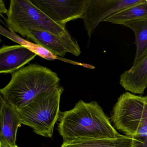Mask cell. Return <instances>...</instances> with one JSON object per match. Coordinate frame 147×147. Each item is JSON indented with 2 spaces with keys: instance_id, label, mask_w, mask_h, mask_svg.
<instances>
[{
  "instance_id": "obj_1",
  "label": "cell",
  "mask_w": 147,
  "mask_h": 147,
  "mask_svg": "<svg viewBox=\"0 0 147 147\" xmlns=\"http://www.w3.org/2000/svg\"><path fill=\"white\" fill-rule=\"evenodd\" d=\"M58 131L63 142L77 139L115 138L121 136L95 101H78L71 110L61 112Z\"/></svg>"
},
{
  "instance_id": "obj_2",
  "label": "cell",
  "mask_w": 147,
  "mask_h": 147,
  "mask_svg": "<svg viewBox=\"0 0 147 147\" xmlns=\"http://www.w3.org/2000/svg\"><path fill=\"white\" fill-rule=\"evenodd\" d=\"M57 74L37 64H30L13 73L9 83L0 90L8 102L20 109L42 94L60 86Z\"/></svg>"
},
{
  "instance_id": "obj_3",
  "label": "cell",
  "mask_w": 147,
  "mask_h": 147,
  "mask_svg": "<svg viewBox=\"0 0 147 147\" xmlns=\"http://www.w3.org/2000/svg\"><path fill=\"white\" fill-rule=\"evenodd\" d=\"M5 19L9 30L25 38L30 29L46 31L60 38L68 52L76 56L81 53L78 43L63 27L56 24L33 5L30 0H11Z\"/></svg>"
},
{
  "instance_id": "obj_4",
  "label": "cell",
  "mask_w": 147,
  "mask_h": 147,
  "mask_svg": "<svg viewBox=\"0 0 147 147\" xmlns=\"http://www.w3.org/2000/svg\"><path fill=\"white\" fill-rule=\"evenodd\" d=\"M110 119L117 129L132 138V147H147V95L121 94Z\"/></svg>"
},
{
  "instance_id": "obj_5",
  "label": "cell",
  "mask_w": 147,
  "mask_h": 147,
  "mask_svg": "<svg viewBox=\"0 0 147 147\" xmlns=\"http://www.w3.org/2000/svg\"><path fill=\"white\" fill-rule=\"evenodd\" d=\"M61 85L38 96L34 100L18 110L23 124L31 127L38 135L53 136L54 126L59 120L60 100L63 92Z\"/></svg>"
},
{
  "instance_id": "obj_6",
  "label": "cell",
  "mask_w": 147,
  "mask_h": 147,
  "mask_svg": "<svg viewBox=\"0 0 147 147\" xmlns=\"http://www.w3.org/2000/svg\"><path fill=\"white\" fill-rule=\"evenodd\" d=\"M145 0H87L83 15L84 26L89 39L100 22L118 12Z\"/></svg>"
},
{
  "instance_id": "obj_7",
  "label": "cell",
  "mask_w": 147,
  "mask_h": 147,
  "mask_svg": "<svg viewBox=\"0 0 147 147\" xmlns=\"http://www.w3.org/2000/svg\"><path fill=\"white\" fill-rule=\"evenodd\" d=\"M54 22L66 27L69 21L82 19L87 0H30Z\"/></svg>"
},
{
  "instance_id": "obj_8",
  "label": "cell",
  "mask_w": 147,
  "mask_h": 147,
  "mask_svg": "<svg viewBox=\"0 0 147 147\" xmlns=\"http://www.w3.org/2000/svg\"><path fill=\"white\" fill-rule=\"evenodd\" d=\"M37 55L36 53L24 45H4L0 49V73L13 74Z\"/></svg>"
},
{
  "instance_id": "obj_9",
  "label": "cell",
  "mask_w": 147,
  "mask_h": 147,
  "mask_svg": "<svg viewBox=\"0 0 147 147\" xmlns=\"http://www.w3.org/2000/svg\"><path fill=\"white\" fill-rule=\"evenodd\" d=\"M1 131L0 143L11 145L16 144L18 129L22 120L18 110L1 94Z\"/></svg>"
},
{
  "instance_id": "obj_10",
  "label": "cell",
  "mask_w": 147,
  "mask_h": 147,
  "mask_svg": "<svg viewBox=\"0 0 147 147\" xmlns=\"http://www.w3.org/2000/svg\"><path fill=\"white\" fill-rule=\"evenodd\" d=\"M119 84L133 94H143L147 87V52L120 76Z\"/></svg>"
},
{
  "instance_id": "obj_11",
  "label": "cell",
  "mask_w": 147,
  "mask_h": 147,
  "mask_svg": "<svg viewBox=\"0 0 147 147\" xmlns=\"http://www.w3.org/2000/svg\"><path fill=\"white\" fill-rule=\"evenodd\" d=\"M25 38L57 56H65L68 52L66 45L60 38L46 31L30 29L28 30Z\"/></svg>"
},
{
  "instance_id": "obj_12",
  "label": "cell",
  "mask_w": 147,
  "mask_h": 147,
  "mask_svg": "<svg viewBox=\"0 0 147 147\" xmlns=\"http://www.w3.org/2000/svg\"><path fill=\"white\" fill-rule=\"evenodd\" d=\"M130 137L123 136L115 138L77 139L63 142L61 147H132Z\"/></svg>"
},
{
  "instance_id": "obj_13",
  "label": "cell",
  "mask_w": 147,
  "mask_h": 147,
  "mask_svg": "<svg viewBox=\"0 0 147 147\" xmlns=\"http://www.w3.org/2000/svg\"><path fill=\"white\" fill-rule=\"evenodd\" d=\"M122 25L131 29L135 34L136 49L133 63H135L147 52V18L128 21Z\"/></svg>"
},
{
  "instance_id": "obj_14",
  "label": "cell",
  "mask_w": 147,
  "mask_h": 147,
  "mask_svg": "<svg viewBox=\"0 0 147 147\" xmlns=\"http://www.w3.org/2000/svg\"><path fill=\"white\" fill-rule=\"evenodd\" d=\"M147 18V0L116 13L103 20L115 24L122 25L125 22Z\"/></svg>"
},
{
  "instance_id": "obj_15",
  "label": "cell",
  "mask_w": 147,
  "mask_h": 147,
  "mask_svg": "<svg viewBox=\"0 0 147 147\" xmlns=\"http://www.w3.org/2000/svg\"><path fill=\"white\" fill-rule=\"evenodd\" d=\"M8 10H7L6 8L5 5V3L2 0H1L0 1V12L1 14L2 13H5L7 14Z\"/></svg>"
},
{
  "instance_id": "obj_16",
  "label": "cell",
  "mask_w": 147,
  "mask_h": 147,
  "mask_svg": "<svg viewBox=\"0 0 147 147\" xmlns=\"http://www.w3.org/2000/svg\"><path fill=\"white\" fill-rule=\"evenodd\" d=\"M0 147H18L17 145H11L5 144H2L0 143Z\"/></svg>"
}]
</instances>
